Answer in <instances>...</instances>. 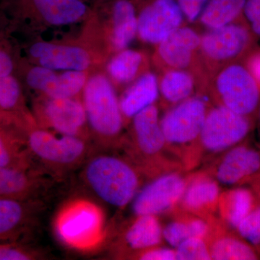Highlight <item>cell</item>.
<instances>
[{"label":"cell","instance_id":"obj_1","mask_svg":"<svg viewBox=\"0 0 260 260\" xmlns=\"http://www.w3.org/2000/svg\"><path fill=\"white\" fill-rule=\"evenodd\" d=\"M83 177L91 190L103 201L123 208L138 194V173L122 159L109 155H97L87 162Z\"/></svg>","mask_w":260,"mask_h":260},{"label":"cell","instance_id":"obj_2","mask_svg":"<svg viewBox=\"0 0 260 260\" xmlns=\"http://www.w3.org/2000/svg\"><path fill=\"white\" fill-rule=\"evenodd\" d=\"M87 120L98 138L105 142L120 133L122 113L112 84L105 76L92 77L84 87Z\"/></svg>","mask_w":260,"mask_h":260},{"label":"cell","instance_id":"obj_3","mask_svg":"<svg viewBox=\"0 0 260 260\" xmlns=\"http://www.w3.org/2000/svg\"><path fill=\"white\" fill-rule=\"evenodd\" d=\"M27 146L32 157L56 173L74 169L88 153V146L83 138L68 135L58 138L43 129L29 134Z\"/></svg>","mask_w":260,"mask_h":260},{"label":"cell","instance_id":"obj_4","mask_svg":"<svg viewBox=\"0 0 260 260\" xmlns=\"http://www.w3.org/2000/svg\"><path fill=\"white\" fill-rule=\"evenodd\" d=\"M215 84L221 105L233 112L247 116L257 107L260 87L246 65H227L217 75Z\"/></svg>","mask_w":260,"mask_h":260},{"label":"cell","instance_id":"obj_5","mask_svg":"<svg viewBox=\"0 0 260 260\" xmlns=\"http://www.w3.org/2000/svg\"><path fill=\"white\" fill-rule=\"evenodd\" d=\"M103 225L101 210L87 202H77L66 207L56 220L59 237L68 245L85 248L98 242Z\"/></svg>","mask_w":260,"mask_h":260},{"label":"cell","instance_id":"obj_6","mask_svg":"<svg viewBox=\"0 0 260 260\" xmlns=\"http://www.w3.org/2000/svg\"><path fill=\"white\" fill-rule=\"evenodd\" d=\"M249 129L246 116L220 105L207 113L200 138L208 150L221 151L244 139Z\"/></svg>","mask_w":260,"mask_h":260},{"label":"cell","instance_id":"obj_7","mask_svg":"<svg viewBox=\"0 0 260 260\" xmlns=\"http://www.w3.org/2000/svg\"><path fill=\"white\" fill-rule=\"evenodd\" d=\"M203 99L190 97L169 111L160 119L167 143L185 144L200 137L207 115Z\"/></svg>","mask_w":260,"mask_h":260},{"label":"cell","instance_id":"obj_8","mask_svg":"<svg viewBox=\"0 0 260 260\" xmlns=\"http://www.w3.org/2000/svg\"><path fill=\"white\" fill-rule=\"evenodd\" d=\"M184 19L177 0H151L138 17V35L143 42L160 44Z\"/></svg>","mask_w":260,"mask_h":260},{"label":"cell","instance_id":"obj_9","mask_svg":"<svg viewBox=\"0 0 260 260\" xmlns=\"http://www.w3.org/2000/svg\"><path fill=\"white\" fill-rule=\"evenodd\" d=\"M251 34L247 25L237 21L210 29L202 36L200 49L210 60L231 61L242 55L250 47Z\"/></svg>","mask_w":260,"mask_h":260},{"label":"cell","instance_id":"obj_10","mask_svg":"<svg viewBox=\"0 0 260 260\" xmlns=\"http://www.w3.org/2000/svg\"><path fill=\"white\" fill-rule=\"evenodd\" d=\"M185 181L177 174L162 176L145 186L133 200L136 215H156L166 211L182 199Z\"/></svg>","mask_w":260,"mask_h":260},{"label":"cell","instance_id":"obj_11","mask_svg":"<svg viewBox=\"0 0 260 260\" xmlns=\"http://www.w3.org/2000/svg\"><path fill=\"white\" fill-rule=\"evenodd\" d=\"M37 204L34 200L0 198V242H15L34 223Z\"/></svg>","mask_w":260,"mask_h":260},{"label":"cell","instance_id":"obj_12","mask_svg":"<svg viewBox=\"0 0 260 260\" xmlns=\"http://www.w3.org/2000/svg\"><path fill=\"white\" fill-rule=\"evenodd\" d=\"M44 114L49 126L59 134L84 139L81 135L87 117L82 103L73 98H50L44 106Z\"/></svg>","mask_w":260,"mask_h":260},{"label":"cell","instance_id":"obj_13","mask_svg":"<svg viewBox=\"0 0 260 260\" xmlns=\"http://www.w3.org/2000/svg\"><path fill=\"white\" fill-rule=\"evenodd\" d=\"M201 37L189 27L181 26L158 44V54L170 69H184L191 64L200 49Z\"/></svg>","mask_w":260,"mask_h":260},{"label":"cell","instance_id":"obj_14","mask_svg":"<svg viewBox=\"0 0 260 260\" xmlns=\"http://www.w3.org/2000/svg\"><path fill=\"white\" fill-rule=\"evenodd\" d=\"M30 53L34 57L39 59L42 66L53 70L83 71L90 63L87 51L79 47L39 42L32 46Z\"/></svg>","mask_w":260,"mask_h":260},{"label":"cell","instance_id":"obj_15","mask_svg":"<svg viewBox=\"0 0 260 260\" xmlns=\"http://www.w3.org/2000/svg\"><path fill=\"white\" fill-rule=\"evenodd\" d=\"M45 185L39 171L0 167V198L35 200Z\"/></svg>","mask_w":260,"mask_h":260},{"label":"cell","instance_id":"obj_16","mask_svg":"<svg viewBox=\"0 0 260 260\" xmlns=\"http://www.w3.org/2000/svg\"><path fill=\"white\" fill-rule=\"evenodd\" d=\"M133 126L137 145L145 155L158 153L167 143L160 126L158 108L154 104L133 117Z\"/></svg>","mask_w":260,"mask_h":260},{"label":"cell","instance_id":"obj_17","mask_svg":"<svg viewBox=\"0 0 260 260\" xmlns=\"http://www.w3.org/2000/svg\"><path fill=\"white\" fill-rule=\"evenodd\" d=\"M260 168V155L255 150L239 147L225 155L217 170L220 183L234 184L257 172Z\"/></svg>","mask_w":260,"mask_h":260},{"label":"cell","instance_id":"obj_18","mask_svg":"<svg viewBox=\"0 0 260 260\" xmlns=\"http://www.w3.org/2000/svg\"><path fill=\"white\" fill-rule=\"evenodd\" d=\"M158 80L153 73L142 75L124 94L119 102L122 115L133 118L145 108L153 105L158 99Z\"/></svg>","mask_w":260,"mask_h":260},{"label":"cell","instance_id":"obj_19","mask_svg":"<svg viewBox=\"0 0 260 260\" xmlns=\"http://www.w3.org/2000/svg\"><path fill=\"white\" fill-rule=\"evenodd\" d=\"M32 5L48 23H74L85 15L86 5L81 0H32Z\"/></svg>","mask_w":260,"mask_h":260},{"label":"cell","instance_id":"obj_20","mask_svg":"<svg viewBox=\"0 0 260 260\" xmlns=\"http://www.w3.org/2000/svg\"><path fill=\"white\" fill-rule=\"evenodd\" d=\"M113 43L116 49L123 50L138 34V17L132 2L116 0L113 6Z\"/></svg>","mask_w":260,"mask_h":260},{"label":"cell","instance_id":"obj_21","mask_svg":"<svg viewBox=\"0 0 260 260\" xmlns=\"http://www.w3.org/2000/svg\"><path fill=\"white\" fill-rule=\"evenodd\" d=\"M162 230L155 215H138L128 229L125 242L133 250H145L160 244Z\"/></svg>","mask_w":260,"mask_h":260},{"label":"cell","instance_id":"obj_22","mask_svg":"<svg viewBox=\"0 0 260 260\" xmlns=\"http://www.w3.org/2000/svg\"><path fill=\"white\" fill-rule=\"evenodd\" d=\"M246 0H210L198 20L205 27L215 29L225 26L243 15Z\"/></svg>","mask_w":260,"mask_h":260},{"label":"cell","instance_id":"obj_23","mask_svg":"<svg viewBox=\"0 0 260 260\" xmlns=\"http://www.w3.org/2000/svg\"><path fill=\"white\" fill-rule=\"evenodd\" d=\"M159 91L169 102L179 104L194 92V77L184 69H169L158 80Z\"/></svg>","mask_w":260,"mask_h":260},{"label":"cell","instance_id":"obj_24","mask_svg":"<svg viewBox=\"0 0 260 260\" xmlns=\"http://www.w3.org/2000/svg\"><path fill=\"white\" fill-rule=\"evenodd\" d=\"M219 194L218 185L215 181L200 178L186 186L182 197L183 205L187 209L198 211L215 204Z\"/></svg>","mask_w":260,"mask_h":260},{"label":"cell","instance_id":"obj_25","mask_svg":"<svg viewBox=\"0 0 260 260\" xmlns=\"http://www.w3.org/2000/svg\"><path fill=\"white\" fill-rule=\"evenodd\" d=\"M28 146L0 133V167L36 170Z\"/></svg>","mask_w":260,"mask_h":260},{"label":"cell","instance_id":"obj_26","mask_svg":"<svg viewBox=\"0 0 260 260\" xmlns=\"http://www.w3.org/2000/svg\"><path fill=\"white\" fill-rule=\"evenodd\" d=\"M252 197L247 189H237L224 195L220 202L223 216L232 226L237 228L251 210Z\"/></svg>","mask_w":260,"mask_h":260},{"label":"cell","instance_id":"obj_27","mask_svg":"<svg viewBox=\"0 0 260 260\" xmlns=\"http://www.w3.org/2000/svg\"><path fill=\"white\" fill-rule=\"evenodd\" d=\"M143 60L139 51L123 49L109 62L108 70L111 77L118 83H129L138 75Z\"/></svg>","mask_w":260,"mask_h":260},{"label":"cell","instance_id":"obj_28","mask_svg":"<svg viewBox=\"0 0 260 260\" xmlns=\"http://www.w3.org/2000/svg\"><path fill=\"white\" fill-rule=\"evenodd\" d=\"M85 84L86 75L83 71L68 70L62 74L56 75L44 93L52 99L73 98L85 87Z\"/></svg>","mask_w":260,"mask_h":260},{"label":"cell","instance_id":"obj_29","mask_svg":"<svg viewBox=\"0 0 260 260\" xmlns=\"http://www.w3.org/2000/svg\"><path fill=\"white\" fill-rule=\"evenodd\" d=\"M212 259L252 260L256 259L249 246L232 238H223L214 243L210 250Z\"/></svg>","mask_w":260,"mask_h":260},{"label":"cell","instance_id":"obj_30","mask_svg":"<svg viewBox=\"0 0 260 260\" xmlns=\"http://www.w3.org/2000/svg\"><path fill=\"white\" fill-rule=\"evenodd\" d=\"M177 259H212L210 251L202 238L191 237L184 241L176 249Z\"/></svg>","mask_w":260,"mask_h":260},{"label":"cell","instance_id":"obj_31","mask_svg":"<svg viewBox=\"0 0 260 260\" xmlns=\"http://www.w3.org/2000/svg\"><path fill=\"white\" fill-rule=\"evenodd\" d=\"M39 251L16 242H0V260H30L40 259Z\"/></svg>","mask_w":260,"mask_h":260},{"label":"cell","instance_id":"obj_32","mask_svg":"<svg viewBox=\"0 0 260 260\" xmlns=\"http://www.w3.org/2000/svg\"><path fill=\"white\" fill-rule=\"evenodd\" d=\"M20 98V87L17 80L10 75L0 78V108L5 110L13 109Z\"/></svg>","mask_w":260,"mask_h":260},{"label":"cell","instance_id":"obj_33","mask_svg":"<svg viewBox=\"0 0 260 260\" xmlns=\"http://www.w3.org/2000/svg\"><path fill=\"white\" fill-rule=\"evenodd\" d=\"M239 232L244 239L253 244L260 243V207L243 219L237 227Z\"/></svg>","mask_w":260,"mask_h":260},{"label":"cell","instance_id":"obj_34","mask_svg":"<svg viewBox=\"0 0 260 260\" xmlns=\"http://www.w3.org/2000/svg\"><path fill=\"white\" fill-rule=\"evenodd\" d=\"M162 237L171 246L177 248L186 239L191 237L189 222L174 221L162 230Z\"/></svg>","mask_w":260,"mask_h":260},{"label":"cell","instance_id":"obj_35","mask_svg":"<svg viewBox=\"0 0 260 260\" xmlns=\"http://www.w3.org/2000/svg\"><path fill=\"white\" fill-rule=\"evenodd\" d=\"M56 75L53 70L45 67H36L29 71L27 75V83L31 88L45 92Z\"/></svg>","mask_w":260,"mask_h":260},{"label":"cell","instance_id":"obj_36","mask_svg":"<svg viewBox=\"0 0 260 260\" xmlns=\"http://www.w3.org/2000/svg\"><path fill=\"white\" fill-rule=\"evenodd\" d=\"M243 16L251 32L260 37V0H246Z\"/></svg>","mask_w":260,"mask_h":260},{"label":"cell","instance_id":"obj_37","mask_svg":"<svg viewBox=\"0 0 260 260\" xmlns=\"http://www.w3.org/2000/svg\"><path fill=\"white\" fill-rule=\"evenodd\" d=\"M181 12L186 19L190 23L199 19L200 14L210 0H177Z\"/></svg>","mask_w":260,"mask_h":260},{"label":"cell","instance_id":"obj_38","mask_svg":"<svg viewBox=\"0 0 260 260\" xmlns=\"http://www.w3.org/2000/svg\"><path fill=\"white\" fill-rule=\"evenodd\" d=\"M143 260H174L177 259L176 251L169 249H153L143 251L139 256Z\"/></svg>","mask_w":260,"mask_h":260},{"label":"cell","instance_id":"obj_39","mask_svg":"<svg viewBox=\"0 0 260 260\" xmlns=\"http://www.w3.org/2000/svg\"><path fill=\"white\" fill-rule=\"evenodd\" d=\"M246 66L260 87V51L254 53L249 56Z\"/></svg>","mask_w":260,"mask_h":260},{"label":"cell","instance_id":"obj_40","mask_svg":"<svg viewBox=\"0 0 260 260\" xmlns=\"http://www.w3.org/2000/svg\"><path fill=\"white\" fill-rule=\"evenodd\" d=\"M190 227L191 237L203 238L206 235L208 226L206 223L199 219H194L189 221Z\"/></svg>","mask_w":260,"mask_h":260},{"label":"cell","instance_id":"obj_41","mask_svg":"<svg viewBox=\"0 0 260 260\" xmlns=\"http://www.w3.org/2000/svg\"><path fill=\"white\" fill-rule=\"evenodd\" d=\"M11 59L4 51H0V78L10 75L13 70Z\"/></svg>","mask_w":260,"mask_h":260},{"label":"cell","instance_id":"obj_42","mask_svg":"<svg viewBox=\"0 0 260 260\" xmlns=\"http://www.w3.org/2000/svg\"><path fill=\"white\" fill-rule=\"evenodd\" d=\"M259 119H260V109H259Z\"/></svg>","mask_w":260,"mask_h":260}]
</instances>
